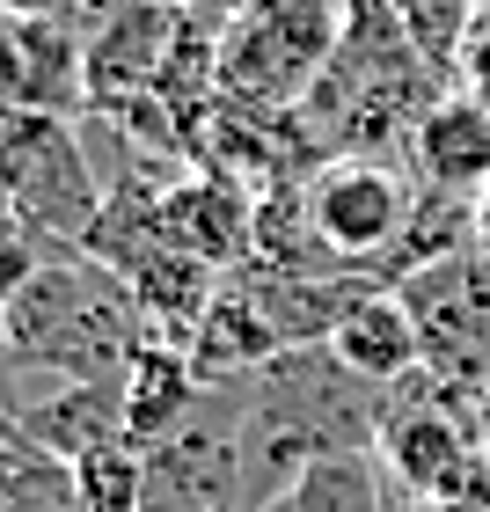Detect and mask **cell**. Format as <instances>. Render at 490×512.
Listing matches in <instances>:
<instances>
[{"label": "cell", "mask_w": 490, "mask_h": 512, "mask_svg": "<svg viewBox=\"0 0 490 512\" xmlns=\"http://www.w3.org/2000/svg\"><path fill=\"white\" fill-rule=\"evenodd\" d=\"M447 96V81L432 74V59L410 44V30L388 15V0H352L344 44L330 59V74L315 81V96L293 110V132L315 147V161L330 154H395L410 147L417 118Z\"/></svg>", "instance_id": "cell-1"}, {"label": "cell", "mask_w": 490, "mask_h": 512, "mask_svg": "<svg viewBox=\"0 0 490 512\" xmlns=\"http://www.w3.org/2000/svg\"><path fill=\"white\" fill-rule=\"evenodd\" d=\"M154 344L147 315L118 271L88 249L44 256L37 278L8 308V352L22 374L44 381H125L132 359Z\"/></svg>", "instance_id": "cell-2"}, {"label": "cell", "mask_w": 490, "mask_h": 512, "mask_svg": "<svg viewBox=\"0 0 490 512\" xmlns=\"http://www.w3.org/2000/svg\"><path fill=\"white\" fill-rule=\"evenodd\" d=\"M344 22H352V0H242L235 15H220L213 103L286 125L330 74Z\"/></svg>", "instance_id": "cell-3"}, {"label": "cell", "mask_w": 490, "mask_h": 512, "mask_svg": "<svg viewBox=\"0 0 490 512\" xmlns=\"http://www.w3.org/2000/svg\"><path fill=\"white\" fill-rule=\"evenodd\" d=\"M417 198L425 191L403 154H330L300 176V213H308L322 264L337 278H366V286H395Z\"/></svg>", "instance_id": "cell-4"}, {"label": "cell", "mask_w": 490, "mask_h": 512, "mask_svg": "<svg viewBox=\"0 0 490 512\" xmlns=\"http://www.w3.org/2000/svg\"><path fill=\"white\" fill-rule=\"evenodd\" d=\"M0 198L44 249H88V227L103 220V176L88 139L52 110H15L0 125Z\"/></svg>", "instance_id": "cell-5"}, {"label": "cell", "mask_w": 490, "mask_h": 512, "mask_svg": "<svg viewBox=\"0 0 490 512\" xmlns=\"http://www.w3.org/2000/svg\"><path fill=\"white\" fill-rule=\"evenodd\" d=\"M242 395H249V374L213 381L191 425L176 439H161V447H147L139 512H264L249 461H242Z\"/></svg>", "instance_id": "cell-6"}, {"label": "cell", "mask_w": 490, "mask_h": 512, "mask_svg": "<svg viewBox=\"0 0 490 512\" xmlns=\"http://www.w3.org/2000/svg\"><path fill=\"white\" fill-rule=\"evenodd\" d=\"M410 176L425 183L432 198H454V205H476L490 191V96L476 88H447L410 132Z\"/></svg>", "instance_id": "cell-7"}, {"label": "cell", "mask_w": 490, "mask_h": 512, "mask_svg": "<svg viewBox=\"0 0 490 512\" xmlns=\"http://www.w3.org/2000/svg\"><path fill=\"white\" fill-rule=\"evenodd\" d=\"M161 235L176 249L205 256L220 278L249 264L256 249V198L242 176H220V169H191L169 183V198H161Z\"/></svg>", "instance_id": "cell-8"}, {"label": "cell", "mask_w": 490, "mask_h": 512, "mask_svg": "<svg viewBox=\"0 0 490 512\" xmlns=\"http://www.w3.org/2000/svg\"><path fill=\"white\" fill-rule=\"evenodd\" d=\"M322 352H330L352 381L381 388V395H403L410 381H425V337H417V322H410L395 286H366L352 308L337 315V330H330Z\"/></svg>", "instance_id": "cell-9"}, {"label": "cell", "mask_w": 490, "mask_h": 512, "mask_svg": "<svg viewBox=\"0 0 490 512\" xmlns=\"http://www.w3.org/2000/svg\"><path fill=\"white\" fill-rule=\"evenodd\" d=\"M15 439L74 469L81 454L125 439V381H52L15 410Z\"/></svg>", "instance_id": "cell-10"}, {"label": "cell", "mask_w": 490, "mask_h": 512, "mask_svg": "<svg viewBox=\"0 0 490 512\" xmlns=\"http://www.w3.org/2000/svg\"><path fill=\"white\" fill-rule=\"evenodd\" d=\"M198 403H205V381H198L191 352L169 344V337H154L125 374V439L147 454V447H161V439H176L191 425Z\"/></svg>", "instance_id": "cell-11"}, {"label": "cell", "mask_w": 490, "mask_h": 512, "mask_svg": "<svg viewBox=\"0 0 490 512\" xmlns=\"http://www.w3.org/2000/svg\"><path fill=\"white\" fill-rule=\"evenodd\" d=\"M271 512H381V469L373 454H322L293 476Z\"/></svg>", "instance_id": "cell-12"}, {"label": "cell", "mask_w": 490, "mask_h": 512, "mask_svg": "<svg viewBox=\"0 0 490 512\" xmlns=\"http://www.w3.org/2000/svg\"><path fill=\"white\" fill-rule=\"evenodd\" d=\"M0 512H81L74 498V469L37 447H0Z\"/></svg>", "instance_id": "cell-13"}, {"label": "cell", "mask_w": 490, "mask_h": 512, "mask_svg": "<svg viewBox=\"0 0 490 512\" xmlns=\"http://www.w3.org/2000/svg\"><path fill=\"white\" fill-rule=\"evenodd\" d=\"M74 498H81V512H139V498H147V454L132 439L81 454L74 461Z\"/></svg>", "instance_id": "cell-14"}, {"label": "cell", "mask_w": 490, "mask_h": 512, "mask_svg": "<svg viewBox=\"0 0 490 512\" xmlns=\"http://www.w3.org/2000/svg\"><path fill=\"white\" fill-rule=\"evenodd\" d=\"M44 256H59V249H44L22 220H0V344H8V308H15V293L37 278Z\"/></svg>", "instance_id": "cell-15"}, {"label": "cell", "mask_w": 490, "mask_h": 512, "mask_svg": "<svg viewBox=\"0 0 490 512\" xmlns=\"http://www.w3.org/2000/svg\"><path fill=\"white\" fill-rule=\"evenodd\" d=\"M454 88H476V96H490V8H483V0H476V22H469V37H461Z\"/></svg>", "instance_id": "cell-16"}, {"label": "cell", "mask_w": 490, "mask_h": 512, "mask_svg": "<svg viewBox=\"0 0 490 512\" xmlns=\"http://www.w3.org/2000/svg\"><path fill=\"white\" fill-rule=\"evenodd\" d=\"M74 0H0V30H22V22H52L66 15Z\"/></svg>", "instance_id": "cell-17"}, {"label": "cell", "mask_w": 490, "mask_h": 512, "mask_svg": "<svg viewBox=\"0 0 490 512\" xmlns=\"http://www.w3.org/2000/svg\"><path fill=\"white\" fill-rule=\"evenodd\" d=\"M476 249H483V264H490V191L476 198Z\"/></svg>", "instance_id": "cell-18"}, {"label": "cell", "mask_w": 490, "mask_h": 512, "mask_svg": "<svg viewBox=\"0 0 490 512\" xmlns=\"http://www.w3.org/2000/svg\"><path fill=\"white\" fill-rule=\"evenodd\" d=\"M0 220H8V198H0Z\"/></svg>", "instance_id": "cell-19"}, {"label": "cell", "mask_w": 490, "mask_h": 512, "mask_svg": "<svg viewBox=\"0 0 490 512\" xmlns=\"http://www.w3.org/2000/svg\"><path fill=\"white\" fill-rule=\"evenodd\" d=\"M483 8H490V0H483Z\"/></svg>", "instance_id": "cell-20"}]
</instances>
